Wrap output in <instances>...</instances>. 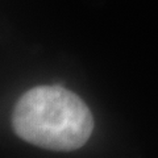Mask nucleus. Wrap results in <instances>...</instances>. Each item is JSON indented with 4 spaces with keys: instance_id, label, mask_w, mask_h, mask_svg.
<instances>
[{
    "instance_id": "nucleus-1",
    "label": "nucleus",
    "mask_w": 158,
    "mask_h": 158,
    "mask_svg": "<svg viewBox=\"0 0 158 158\" xmlns=\"http://www.w3.org/2000/svg\"><path fill=\"white\" fill-rule=\"evenodd\" d=\"M12 125L24 141L56 152L77 150L94 131L90 108L77 94L58 85L37 86L19 99Z\"/></svg>"
}]
</instances>
